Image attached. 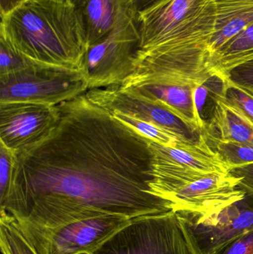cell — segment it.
Wrapping results in <instances>:
<instances>
[{"label": "cell", "instance_id": "6da1fadb", "mask_svg": "<svg viewBox=\"0 0 253 254\" xmlns=\"http://www.w3.org/2000/svg\"><path fill=\"white\" fill-rule=\"evenodd\" d=\"M49 134L15 152L0 203L18 223L56 227L105 215L129 219L170 211L153 192V141L86 93L57 105Z\"/></svg>", "mask_w": 253, "mask_h": 254}, {"label": "cell", "instance_id": "ac0fdd59", "mask_svg": "<svg viewBox=\"0 0 253 254\" xmlns=\"http://www.w3.org/2000/svg\"><path fill=\"white\" fill-rule=\"evenodd\" d=\"M0 248L2 254H38L7 213L0 216Z\"/></svg>", "mask_w": 253, "mask_h": 254}, {"label": "cell", "instance_id": "9a60e30c", "mask_svg": "<svg viewBox=\"0 0 253 254\" xmlns=\"http://www.w3.org/2000/svg\"><path fill=\"white\" fill-rule=\"evenodd\" d=\"M209 125L203 134L224 141L237 142L253 146V123L235 106L216 93Z\"/></svg>", "mask_w": 253, "mask_h": 254}, {"label": "cell", "instance_id": "8992f818", "mask_svg": "<svg viewBox=\"0 0 253 254\" xmlns=\"http://www.w3.org/2000/svg\"><path fill=\"white\" fill-rule=\"evenodd\" d=\"M131 219L117 215H105L56 227L16 222L38 254H89Z\"/></svg>", "mask_w": 253, "mask_h": 254}, {"label": "cell", "instance_id": "8fae6325", "mask_svg": "<svg viewBox=\"0 0 253 254\" xmlns=\"http://www.w3.org/2000/svg\"><path fill=\"white\" fill-rule=\"evenodd\" d=\"M88 98L109 112H120L126 116L164 128L189 142H196L198 132L154 100L147 98L134 87L120 85L95 88L86 92Z\"/></svg>", "mask_w": 253, "mask_h": 254}, {"label": "cell", "instance_id": "7a4b0ae2", "mask_svg": "<svg viewBox=\"0 0 253 254\" xmlns=\"http://www.w3.org/2000/svg\"><path fill=\"white\" fill-rule=\"evenodd\" d=\"M136 20L140 47L135 60L147 58L175 78L199 80L211 75L215 0H166Z\"/></svg>", "mask_w": 253, "mask_h": 254}, {"label": "cell", "instance_id": "4316f807", "mask_svg": "<svg viewBox=\"0 0 253 254\" xmlns=\"http://www.w3.org/2000/svg\"><path fill=\"white\" fill-rule=\"evenodd\" d=\"M165 1L166 0H125V2L129 13L137 17Z\"/></svg>", "mask_w": 253, "mask_h": 254}, {"label": "cell", "instance_id": "d4e9b609", "mask_svg": "<svg viewBox=\"0 0 253 254\" xmlns=\"http://www.w3.org/2000/svg\"><path fill=\"white\" fill-rule=\"evenodd\" d=\"M215 254H253V231L236 239Z\"/></svg>", "mask_w": 253, "mask_h": 254}, {"label": "cell", "instance_id": "cb8c5ba5", "mask_svg": "<svg viewBox=\"0 0 253 254\" xmlns=\"http://www.w3.org/2000/svg\"><path fill=\"white\" fill-rule=\"evenodd\" d=\"M14 158L15 152L0 143V203L8 192Z\"/></svg>", "mask_w": 253, "mask_h": 254}, {"label": "cell", "instance_id": "30bf717a", "mask_svg": "<svg viewBox=\"0 0 253 254\" xmlns=\"http://www.w3.org/2000/svg\"><path fill=\"white\" fill-rule=\"evenodd\" d=\"M241 179L230 173L211 175L191 183L156 190L155 195L168 201L175 213L209 216L242 200Z\"/></svg>", "mask_w": 253, "mask_h": 254}, {"label": "cell", "instance_id": "e0dca14e", "mask_svg": "<svg viewBox=\"0 0 253 254\" xmlns=\"http://www.w3.org/2000/svg\"><path fill=\"white\" fill-rule=\"evenodd\" d=\"M253 59V24L223 45L209 58L214 77Z\"/></svg>", "mask_w": 253, "mask_h": 254}, {"label": "cell", "instance_id": "ffe728a7", "mask_svg": "<svg viewBox=\"0 0 253 254\" xmlns=\"http://www.w3.org/2000/svg\"><path fill=\"white\" fill-rule=\"evenodd\" d=\"M205 137L209 146L220 155L229 170L232 167L253 163V146L237 142L220 140L206 135Z\"/></svg>", "mask_w": 253, "mask_h": 254}, {"label": "cell", "instance_id": "83f0119b", "mask_svg": "<svg viewBox=\"0 0 253 254\" xmlns=\"http://www.w3.org/2000/svg\"><path fill=\"white\" fill-rule=\"evenodd\" d=\"M25 0H0V13L1 16L7 14L10 10L17 7Z\"/></svg>", "mask_w": 253, "mask_h": 254}, {"label": "cell", "instance_id": "5bb4252c", "mask_svg": "<svg viewBox=\"0 0 253 254\" xmlns=\"http://www.w3.org/2000/svg\"><path fill=\"white\" fill-rule=\"evenodd\" d=\"M140 93L161 104L174 116L198 132L204 129L203 122L196 102L199 88L190 86L144 85L132 86Z\"/></svg>", "mask_w": 253, "mask_h": 254}, {"label": "cell", "instance_id": "ba28073f", "mask_svg": "<svg viewBox=\"0 0 253 254\" xmlns=\"http://www.w3.org/2000/svg\"><path fill=\"white\" fill-rule=\"evenodd\" d=\"M175 213L192 254H215L253 231V196L248 193L209 216Z\"/></svg>", "mask_w": 253, "mask_h": 254}, {"label": "cell", "instance_id": "277c9868", "mask_svg": "<svg viewBox=\"0 0 253 254\" xmlns=\"http://www.w3.org/2000/svg\"><path fill=\"white\" fill-rule=\"evenodd\" d=\"M89 84L81 70L33 63L0 76V103L57 106L86 93Z\"/></svg>", "mask_w": 253, "mask_h": 254}, {"label": "cell", "instance_id": "4fadbf2b", "mask_svg": "<svg viewBox=\"0 0 253 254\" xmlns=\"http://www.w3.org/2000/svg\"><path fill=\"white\" fill-rule=\"evenodd\" d=\"M81 19L89 46L106 38L131 16L125 0H68Z\"/></svg>", "mask_w": 253, "mask_h": 254}, {"label": "cell", "instance_id": "9c48e42d", "mask_svg": "<svg viewBox=\"0 0 253 254\" xmlns=\"http://www.w3.org/2000/svg\"><path fill=\"white\" fill-rule=\"evenodd\" d=\"M156 181L154 189L172 188L196 182L211 175L229 173L220 155L211 148L203 132L198 141L176 147L153 141Z\"/></svg>", "mask_w": 253, "mask_h": 254}, {"label": "cell", "instance_id": "7402d4cb", "mask_svg": "<svg viewBox=\"0 0 253 254\" xmlns=\"http://www.w3.org/2000/svg\"><path fill=\"white\" fill-rule=\"evenodd\" d=\"M33 63L0 37V76L19 71Z\"/></svg>", "mask_w": 253, "mask_h": 254}, {"label": "cell", "instance_id": "7c38bea8", "mask_svg": "<svg viewBox=\"0 0 253 254\" xmlns=\"http://www.w3.org/2000/svg\"><path fill=\"white\" fill-rule=\"evenodd\" d=\"M59 117L57 106L0 103V143L18 152L49 134Z\"/></svg>", "mask_w": 253, "mask_h": 254}, {"label": "cell", "instance_id": "2e32d148", "mask_svg": "<svg viewBox=\"0 0 253 254\" xmlns=\"http://www.w3.org/2000/svg\"><path fill=\"white\" fill-rule=\"evenodd\" d=\"M216 23L209 43L210 56L253 24V0H215Z\"/></svg>", "mask_w": 253, "mask_h": 254}, {"label": "cell", "instance_id": "484cf974", "mask_svg": "<svg viewBox=\"0 0 253 254\" xmlns=\"http://www.w3.org/2000/svg\"><path fill=\"white\" fill-rule=\"evenodd\" d=\"M229 173L240 178L239 188L253 196V163L232 167Z\"/></svg>", "mask_w": 253, "mask_h": 254}, {"label": "cell", "instance_id": "44dd1931", "mask_svg": "<svg viewBox=\"0 0 253 254\" xmlns=\"http://www.w3.org/2000/svg\"><path fill=\"white\" fill-rule=\"evenodd\" d=\"M215 78L230 83L253 97V59L236 65Z\"/></svg>", "mask_w": 253, "mask_h": 254}, {"label": "cell", "instance_id": "603a6c76", "mask_svg": "<svg viewBox=\"0 0 253 254\" xmlns=\"http://www.w3.org/2000/svg\"><path fill=\"white\" fill-rule=\"evenodd\" d=\"M221 83L222 87L218 94L226 101L239 108L253 123V97L230 83Z\"/></svg>", "mask_w": 253, "mask_h": 254}, {"label": "cell", "instance_id": "5b68a950", "mask_svg": "<svg viewBox=\"0 0 253 254\" xmlns=\"http://www.w3.org/2000/svg\"><path fill=\"white\" fill-rule=\"evenodd\" d=\"M89 254H192L173 210L144 215L129 223Z\"/></svg>", "mask_w": 253, "mask_h": 254}, {"label": "cell", "instance_id": "52a82bcc", "mask_svg": "<svg viewBox=\"0 0 253 254\" xmlns=\"http://www.w3.org/2000/svg\"><path fill=\"white\" fill-rule=\"evenodd\" d=\"M139 47L136 17L131 15L106 38L88 49L81 71L89 89L121 85L135 71Z\"/></svg>", "mask_w": 253, "mask_h": 254}, {"label": "cell", "instance_id": "3957f363", "mask_svg": "<svg viewBox=\"0 0 253 254\" xmlns=\"http://www.w3.org/2000/svg\"><path fill=\"white\" fill-rule=\"evenodd\" d=\"M0 37L36 64L81 70L89 42L68 0H25L1 16Z\"/></svg>", "mask_w": 253, "mask_h": 254}, {"label": "cell", "instance_id": "d6986e66", "mask_svg": "<svg viewBox=\"0 0 253 254\" xmlns=\"http://www.w3.org/2000/svg\"><path fill=\"white\" fill-rule=\"evenodd\" d=\"M110 113L119 120L133 127L147 138L158 143V144L162 145V146L176 147V146L185 144V143H193V142L185 141V140L180 138L176 134H173L164 128H160V127L152 125V124L148 123V122L138 120V119L131 117V116H126L120 112L114 111L110 112Z\"/></svg>", "mask_w": 253, "mask_h": 254}]
</instances>
